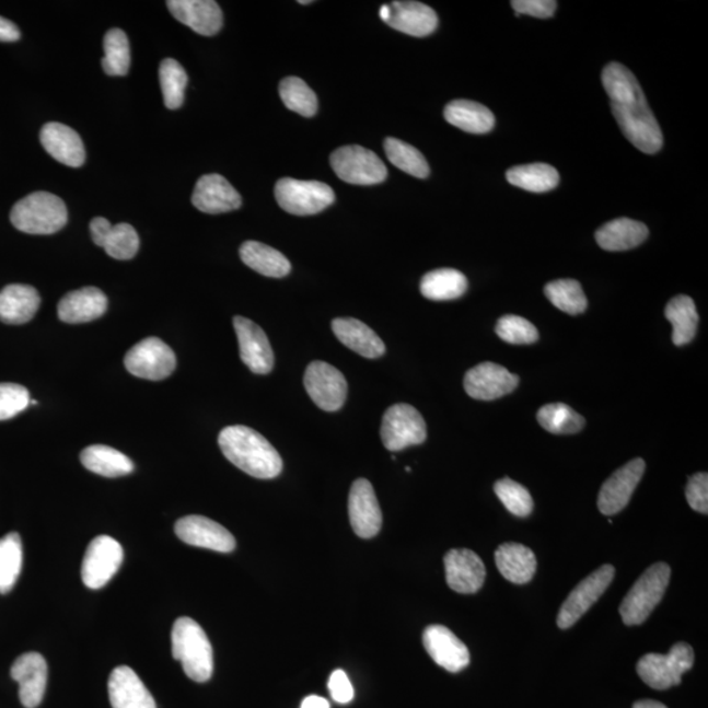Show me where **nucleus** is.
Instances as JSON below:
<instances>
[{
  "label": "nucleus",
  "instance_id": "nucleus-20",
  "mask_svg": "<svg viewBox=\"0 0 708 708\" xmlns=\"http://www.w3.org/2000/svg\"><path fill=\"white\" fill-rule=\"evenodd\" d=\"M11 677L19 684V697L26 708H36L43 703L48 684V664L37 652H28L15 660Z\"/></svg>",
  "mask_w": 708,
  "mask_h": 708
},
{
  "label": "nucleus",
  "instance_id": "nucleus-27",
  "mask_svg": "<svg viewBox=\"0 0 708 708\" xmlns=\"http://www.w3.org/2000/svg\"><path fill=\"white\" fill-rule=\"evenodd\" d=\"M108 693L114 708H156L148 687L129 666H117L111 673Z\"/></svg>",
  "mask_w": 708,
  "mask_h": 708
},
{
  "label": "nucleus",
  "instance_id": "nucleus-10",
  "mask_svg": "<svg viewBox=\"0 0 708 708\" xmlns=\"http://www.w3.org/2000/svg\"><path fill=\"white\" fill-rule=\"evenodd\" d=\"M124 361L130 374L149 381L169 379L176 369L174 350L158 337H149L136 344Z\"/></svg>",
  "mask_w": 708,
  "mask_h": 708
},
{
  "label": "nucleus",
  "instance_id": "nucleus-12",
  "mask_svg": "<svg viewBox=\"0 0 708 708\" xmlns=\"http://www.w3.org/2000/svg\"><path fill=\"white\" fill-rule=\"evenodd\" d=\"M614 574L615 568L612 565H605L574 587L558 614L557 624L561 630L572 627L600 600L612 584Z\"/></svg>",
  "mask_w": 708,
  "mask_h": 708
},
{
  "label": "nucleus",
  "instance_id": "nucleus-6",
  "mask_svg": "<svg viewBox=\"0 0 708 708\" xmlns=\"http://www.w3.org/2000/svg\"><path fill=\"white\" fill-rule=\"evenodd\" d=\"M696 660L693 647L683 643L674 645L670 653H648L638 661L639 677L657 690L671 689L681 684L686 672H689Z\"/></svg>",
  "mask_w": 708,
  "mask_h": 708
},
{
  "label": "nucleus",
  "instance_id": "nucleus-37",
  "mask_svg": "<svg viewBox=\"0 0 708 708\" xmlns=\"http://www.w3.org/2000/svg\"><path fill=\"white\" fill-rule=\"evenodd\" d=\"M666 320L673 326L674 346L683 347L696 337L699 316L696 303L687 295L674 297L665 309Z\"/></svg>",
  "mask_w": 708,
  "mask_h": 708
},
{
  "label": "nucleus",
  "instance_id": "nucleus-42",
  "mask_svg": "<svg viewBox=\"0 0 708 708\" xmlns=\"http://www.w3.org/2000/svg\"><path fill=\"white\" fill-rule=\"evenodd\" d=\"M545 294L555 307L569 315L584 313L588 300L581 285L574 280H557L546 285Z\"/></svg>",
  "mask_w": 708,
  "mask_h": 708
},
{
  "label": "nucleus",
  "instance_id": "nucleus-5",
  "mask_svg": "<svg viewBox=\"0 0 708 708\" xmlns=\"http://www.w3.org/2000/svg\"><path fill=\"white\" fill-rule=\"evenodd\" d=\"M671 574V567L666 564H657L646 569L619 606L625 625H641L650 617L664 597Z\"/></svg>",
  "mask_w": 708,
  "mask_h": 708
},
{
  "label": "nucleus",
  "instance_id": "nucleus-48",
  "mask_svg": "<svg viewBox=\"0 0 708 708\" xmlns=\"http://www.w3.org/2000/svg\"><path fill=\"white\" fill-rule=\"evenodd\" d=\"M30 392L18 383H0V421L15 418L30 406Z\"/></svg>",
  "mask_w": 708,
  "mask_h": 708
},
{
  "label": "nucleus",
  "instance_id": "nucleus-19",
  "mask_svg": "<svg viewBox=\"0 0 708 708\" xmlns=\"http://www.w3.org/2000/svg\"><path fill=\"white\" fill-rule=\"evenodd\" d=\"M348 511L350 525L361 538H373L382 527V512L372 483L357 479L350 488Z\"/></svg>",
  "mask_w": 708,
  "mask_h": 708
},
{
  "label": "nucleus",
  "instance_id": "nucleus-14",
  "mask_svg": "<svg viewBox=\"0 0 708 708\" xmlns=\"http://www.w3.org/2000/svg\"><path fill=\"white\" fill-rule=\"evenodd\" d=\"M518 375L494 362H481L465 375L466 393L476 401H495L511 394L519 386Z\"/></svg>",
  "mask_w": 708,
  "mask_h": 708
},
{
  "label": "nucleus",
  "instance_id": "nucleus-53",
  "mask_svg": "<svg viewBox=\"0 0 708 708\" xmlns=\"http://www.w3.org/2000/svg\"><path fill=\"white\" fill-rule=\"evenodd\" d=\"M301 708H329V703L326 698L310 696L303 699Z\"/></svg>",
  "mask_w": 708,
  "mask_h": 708
},
{
  "label": "nucleus",
  "instance_id": "nucleus-55",
  "mask_svg": "<svg viewBox=\"0 0 708 708\" xmlns=\"http://www.w3.org/2000/svg\"><path fill=\"white\" fill-rule=\"evenodd\" d=\"M311 3H313V2H310V0H307V2H306V0H300V4H311Z\"/></svg>",
  "mask_w": 708,
  "mask_h": 708
},
{
  "label": "nucleus",
  "instance_id": "nucleus-46",
  "mask_svg": "<svg viewBox=\"0 0 708 708\" xmlns=\"http://www.w3.org/2000/svg\"><path fill=\"white\" fill-rule=\"evenodd\" d=\"M495 494L509 512L518 518H527L534 508L532 495L524 486L509 478L496 481Z\"/></svg>",
  "mask_w": 708,
  "mask_h": 708
},
{
  "label": "nucleus",
  "instance_id": "nucleus-16",
  "mask_svg": "<svg viewBox=\"0 0 708 708\" xmlns=\"http://www.w3.org/2000/svg\"><path fill=\"white\" fill-rule=\"evenodd\" d=\"M234 327L244 365L255 374L264 375L272 372L275 355L263 328L243 316L234 317Z\"/></svg>",
  "mask_w": 708,
  "mask_h": 708
},
{
  "label": "nucleus",
  "instance_id": "nucleus-4",
  "mask_svg": "<svg viewBox=\"0 0 708 708\" xmlns=\"http://www.w3.org/2000/svg\"><path fill=\"white\" fill-rule=\"evenodd\" d=\"M68 220V208L62 198L49 191H35L13 205L11 210L13 227L25 234H56Z\"/></svg>",
  "mask_w": 708,
  "mask_h": 708
},
{
  "label": "nucleus",
  "instance_id": "nucleus-45",
  "mask_svg": "<svg viewBox=\"0 0 708 708\" xmlns=\"http://www.w3.org/2000/svg\"><path fill=\"white\" fill-rule=\"evenodd\" d=\"M281 101L287 108L303 117H313L317 111L315 92L302 79L297 77L285 78L280 83Z\"/></svg>",
  "mask_w": 708,
  "mask_h": 708
},
{
  "label": "nucleus",
  "instance_id": "nucleus-25",
  "mask_svg": "<svg viewBox=\"0 0 708 708\" xmlns=\"http://www.w3.org/2000/svg\"><path fill=\"white\" fill-rule=\"evenodd\" d=\"M167 5L172 16L198 35L214 36L222 28L223 13L213 0H170Z\"/></svg>",
  "mask_w": 708,
  "mask_h": 708
},
{
  "label": "nucleus",
  "instance_id": "nucleus-52",
  "mask_svg": "<svg viewBox=\"0 0 708 708\" xmlns=\"http://www.w3.org/2000/svg\"><path fill=\"white\" fill-rule=\"evenodd\" d=\"M20 36L22 35H20L18 25L0 16V42L15 43L20 39Z\"/></svg>",
  "mask_w": 708,
  "mask_h": 708
},
{
  "label": "nucleus",
  "instance_id": "nucleus-23",
  "mask_svg": "<svg viewBox=\"0 0 708 708\" xmlns=\"http://www.w3.org/2000/svg\"><path fill=\"white\" fill-rule=\"evenodd\" d=\"M92 241L116 260H130L140 249V236L128 223L111 224L107 218L96 217L90 224Z\"/></svg>",
  "mask_w": 708,
  "mask_h": 708
},
{
  "label": "nucleus",
  "instance_id": "nucleus-9",
  "mask_svg": "<svg viewBox=\"0 0 708 708\" xmlns=\"http://www.w3.org/2000/svg\"><path fill=\"white\" fill-rule=\"evenodd\" d=\"M381 437L390 452H401L427 440V425L418 409L399 403L390 407L383 416Z\"/></svg>",
  "mask_w": 708,
  "mask_h": 708
},
{
  "label": "nucleus",
  "instance_id": "nucleus-18",
  "mask_svg": "<svg viewBox=\"0 0 708 708\" xmlns=\"http://www.w3.org/2000/svg\"><path fill=\"white\" fill-rule=\"evenodd\" d=\"M380 16L392 28L414 37L432 35L439 25V18L434 10L420 2L383 4Z\"/></svg>",
  "mask_w": 708,
  "mask_h": 708
},
{
  "label": "nucleus",
  "instance_id": "nucleus-15",
  "mask_svg": "<svg viewBox=\"0 0 708 708\" xmlns=\"http://www.w3.org/2000/svg\"><path fill=\"white\" fill-rule=\"evenodd\" d=\"M646 472V462L632 460L615 472L601 487L597 506L605 515L624 511Z\"/></svg>",
  "mask_w": 708,
  "mask_h": 708
},
{
  "label": "nucleus",
  "instance_id": "nucleus-50",
  "mask_svg": "<svg viewBox=\"0 0 708 708\" xmlns=\"http://www.w3.org/2000/svg\"><path fill=\"white\" fill-rule=\"evenodd\" d=\"M518 15H529L538 19L554 16L558 3L554 0H513L511 3Z\"/></svg>",
  "mask_w": 708,
  "mask_h": 708
},
{
  "label": "nucleus",
  "instance_id": "nucleus-2",
  "mask_svg": "<svg viewBox=\"0 0 708 708\" xmlns=\"http://www.w3.org/2000/svg\"><path fill=\"white\" fill-rule=\"evenodd\" d=\"M222 453L242 472L257 479H274L282 472L281 455L266 437L244 426L227 427L218 437Z\"/></svg>",
  "mask_w": 708,
  "mask_h": 708
},
{
  "label": "nucleus",
  "instance_id": "nucleus-44",
  "mask_svg": "<svg viewBox=\"0 0 708 708\" xmlns=\"http://www.w3.org/2000/svg\"><path fill=\"white\" fill-rule=\"evenodd\" d=\"M385 151L388 161L395 167L405 171L406 174L426 178L429 176V165L425 155L414 146L396 140V138H387L385 141Z\"/></svg>",
  "mask_w": 708,
  "mask_h": 708
},
{
  "label": "nucleus",
  "instance_id": "nucleus-11",
  "mask_svg": "<svg viewBox=\"0 0 708 708\" xmlns=\"http://www.w3.org/2000/svg\"><path fill=\"white\" fill-rule=\"evenodd\" d=\"M304 387L315 405L323 411L334 413L346 403L347 380L340 370L327 362H311L304 373Z\"/></svg>",
  "mask_w": 708,
  "mask_h": 708
},
{
  "label": "nucleus",
  "instance_id": "nucleus-31",
  "mask_svg": "<svg viewBox=\"0 0 708 708\" xmlns=\"http://www.w3.org/2000/svg\"><path fill=\"white\" fill-rule=\"evenodd\" d=\"M496 566L513 584H527L537 571V558L531 548L520 544L501 545L495 553Z\"/></svg>",
  "mask_w": 708,
  "mask_h": 708
},
{
  "label": "nucleus",
  "instance_id": "nucleus-32",
  "mask_svg": "<svg viewBox=\"0 0 708 708\" xmlns=\"http://www.w3.org/2000/svg\"><path fill=\"white\" fill-rule=\"evenodd\" d=\"M650 231L645 223L630 220V218H618L607 222L595 233V241L602 249L618 253V251L632 249L643 243Z\"/></svg>",
  "mask_w": 708,
  "mask_h": 708
},
{
  "label": "nucleus",
  "instance_id": "nucleus-22",
  "mask_svg": "<svg viewBox=\"0 0 708 708\" xmlns=\"http://www.w3.org/2000/svg\"><path fill=\"white\" fill-rule=\"evenodd\" d=\"M445 564L446 582L456 593L473 594L480 591L486 580V566L467 548L450 550L443 559Z\"/></svg>",
  "mask_w": 708,
  "mask_h": 708
},
{
  "label": "nucleus",
  "instance_id": "nucleus-17",
  "mask_svg": "<svg viewBox=\"0 0 708 708\" xmlns=\"http://www.w3.org/2000/svg\"><path fill=\"white\" fill-rule=\"evenodd\" d=\"M175 532L184 544L218 553L235 550L236 542L228 529L204 515H187L176 522Z\"/></svg>",
  "mask_w": 708,
  "mask_h": 708
},
{
  "label": "nucleus",
  "instance_id": "nucleus-1",
  "mask_svg": "<svg viewBox=\"0 0 708 708\" xmlns=\"http://www.w3.org/2000/svg\"><path fill=\"white\" fill-rule=\"evenodd\" d=\"M602 84L622 134L645 154H657L664 138L638 79L626 66L613 62L602 71Z\"/></svg>",
  "mask_w": 708,
  "mask_h": 708
},
{
  "label": "nucleus",
  "instance_id": "nucleus-21",
  "mask_svg": "<svg viewBox=\"0 0 708 708\" xmlns=\"http://www.w3.org/2000/svg\"><path fill=\"white\" fill-rule=\"evenodd\" d=\"M422 643L434 663L448 672L459 673L469 664L468 648L445 626H428Z\"/></svg>",
  "mask_w": 708,
  "mask_h": 708
},
{
  "label": "nucleus",
  "instance_id": "nucleus-36",
  "mask_svg": "<svg viewBox=\"0 0 708 708\" xmlns=\"http://www.w3.org/2000/svg\"><path fill=\"white\" fill-rule=\"evenodd\" d=\"M466 276L460 270L442 268L432 270L422 277L421 294L430 301H453L466 293Z\"/></svg>",
  "mask_w": 708,
  "mask_h": 708
},
{
  "label": "nucleus",
  "instance_id": "nucleus-39",
  "mask_svg": "<svg viewBox=\"0 0 708 708\" xmlns=\"http://www.w3.org/2000/svg\"><path fill=\"white\" fill-rule=\"evenodd\" d=\"M23 567V544L18 533L0 538V593L5 594L15 587Z\"/></svg>",
  "mask_w": 708,
  "mask_h": 708
},
{
  "label": "nucleus",
  "instance_id": "nucleus-47",
  "mask_svg": "<svg viewBox=\"0 0 708 708\" xmlns=\"http://www.w3.org/2000/svg\"><path fill=\"white\" fill-rule=\"evenodd\" d=\"M496 334L501 340L508 344H533L538 340V329L534 324L518 315H506L500 317L496 324Z\"/></svg>",
  "mask_w": 708,
  "mask_h": 708
},
{
  "label": "nucleus",
  "instance_id": "nucleus-43",
  "mask_svg": "<svg viewBox=\"0 0 708 708\" xmlns=\"http://www.w3.org/2000/svg\"><path fill=\"white\" fill-rule=\"evenodd\" d=\"M159 81H161L165 107L172 111L181 108L188 83V76L183 66L175 59H164L159 69Z\"/></svg>",
  "mask_w": 708,
  "mask_h": 708
},
{
  "label": "nucleus",
  "instance_id": "nucleus-33",
  "mask_svg": "<svg viewBox=\"0 0 708 708\" xmlns=\"http://www.w3.org/2000/svg\"><path fill=\"white\" fill-rule=\"evenodd\" d=\"M446 121L466 134L486 135L495 128V116L485 105L472 101H454L443 112Z\"/></svg>",
  "mask_w": 708,
  "mask_h": 708
},
{
  "label": "nucleus",
  "instance_id": "nucleus-35",
  "mask_svg": "<svg viewBox=\"0 0 708 708\" xmlns=\"http://www.w3.org/2000/svg\"><path fill=\"white\" fill-rule=\"evenodd\" d=\"M81 461L91 473L105 476V478H118V476L134 473L135 469L134 462L129 456L105 445L85 448L81 454Z\"/></svg>",
  "mask_w": 708,
  "mask_h": 708
},
{
  "label": "nucleus",
  "instance_id": "nucleus-3",
  "mask_svg": "<svg viewBox=\"0 0 708 708\" xmlns=\"http://www.w3.org/2000/svg\"><path fill=\"white\" fill-rule=\"evenodd\" d=\"M172 657L181 661L185 674L196 683H207L214 671L213 647L196 620L181 617L171 634Z\"/></svg>",
  "mask_w": 708,
  "mask_h": 708
},
{
  "label": "nucleus",
  "instance_id": "nucleus-24",
  "mask_svg": "<svg viewBox=\"0 0 708 708\" xmlns=\"http://www.w3.org/2000/svg\"><path fill=\"white\" fill-rule=\"evenodd\" d=\"M191 204L208 214L228 213L242 207V197L227 178L218 174L204 175L197 182Z\"/></svg>",
  "mask_w": 708,
  "mask_h": 708
},
{
  "label": "nucleus",
  "instance_id": "nucleus-49",
  "mask_svg": "<svg viewBox=\"0 0 708 708\" xmlns=\"http://www.w3.org/2000/svg\"><path fill=\"white\" fill-rule=\"evenodd\" d=\"M686 499L694 511L708 513V475L698 473L693 475L686 486Z\"/></svg>",
  "mask_w": 708,
  "mask_h": 708
},
{
  "label": "nucleus",
  "instance_id": "nucleus-26",
  "mask_svg": "<svg viewBox=\"0 0 708 708\" xmlns=\"http://www.w3.org/2000/svg\"><path fill=\"white\" fill-rule=\"evenodd\" d=\"M39 140L46 152L59 163L69 167H81L85 161L82 138L68 125L49 123L44 125Z\"/></svg>",
  "mask_w": 708,
  "mask_h": 708
},
{
  "label": "nucleus",
  "instance_id": "nucleus-38",
  "mask_svg": "<svg viewBox=\"0 0 708 708\" xmlns=\"http://www.w3.org/2000/svg\"><path fill=\"white\" fill-rule=\"evenodd\" d=\"M507 181L533 194H546L558 187L559 172L546 163L518 165L507 172Z\"/></svg>",
  "mask_w": 708,
  "mask_h": 708
},
{
  "label": "nucleus",
  "instance_id": "nucleus-51",
  "mask_svg": "<svg viewBox=\"0 0 708 708\" xmlns=\"http://www.w3.org/2000/svg\"><path fill=\"white\" fill-rule=\"evenodd\" d=\"M328 690L335 703L340 705H347L355 698L353 686L350 684L347 673L341 670L330 674Z\"/></svg>",
  "mask_w": 708,
  "mask_h": 708
},
{
  "label": "nucleus",
  "instance_id": "nucleus-54",
  "mask_svg": "<svg viewBox=\"0 0 708 708\" xmlns=\"http://www.w3.org/2000/svg\"><path fill=\"white\" fill-rule=\"evenodd\" d=\"M632 708H668L665 705L658 703V700L645 699L635 703Z\"/></svg>",
  "mask_w": 708,
  "mask_h": 708
},
{
  "label": "nucleus",
  "instance_id": "nucleus-40",
  "mask_svg": "<svg viewBox=\"0 0 708 708\" xmlns=\"http://www.w3.org/2000/svg\"><path fill=\"white\" fill-rule=\"evenodd\" d=\"M130 45L127 33L114 28L104 37V58L102 66L105 74L125 77L130 69Z\"/></svg>",
  "mask_w": 708,
  "mask_h": 708
},
{
  "label": "nucleus",
  "instance_id": "nucleus-28",
  "mask_svg": "<svg viewBox=\"0 0 708 708\" xmlns=\"http://www.w3.org/2000/svg\"><path fill=\"white\" fill-rule=\"evenodd\" d=\"M107 309V295L101 289L89 287L66 294L58 303V317L69 324L89 323L103 316Z\"/></svg>",
  "mask_w": 708,
  "mask_h": 708
},
{
  "label": "nucleus",
  "instance_id": "nucleus-13",
  "mask_svg": "<svg viewBox=\"0 0 708 708\" xmlns=\"http://www.w3.org/2000/svg\"><path fill=\"white\" fill-rule=\"evenodd\" d=\"M124 560L123 546L108 535L96 537L88 547L82 565V579L90 589H101L120 569Z\"/></svg>",
  "mask_w": 708,
  "mask_h": 708
},
{
  "label": "nucleus",
  "instance_id": "nucleus-29",
  "mask_svg": "<svg viewBox=\"0 0 708 708\" xmlns=\"http://www.w3.org/2000/svg\"><path fill=\"white\" fill-rule=\"evenodd\" d=\"M333 330L344 346L367 359H379L386 352L381 337L365 323L353 317H337L333 322Z\"/></svg>",
  "mask_w": 708,
  "mask_h": 708
},
{
  "label": "nucleus",
  "instance_id": "nucleus-30",
  "mask_svg": "<svg viewBox=\"0 0 708 708\" xmlns=\"http://www.w3.org/2000/svg\"><path fill=\"white\" fill-rule=\"evenodd\" d=\"M42 303L37 290L30 285L13 283L0 291V322L24 324L33 320Z\"/></svg>",
  "mask_w": 708,
  "mask_h": 708
},
{
  "label": "nucleus",
  "instance_id": "nucleus-34",
  "mask_svg": "<svg viewBox=\"0 0 708 708\" xmlns=\"http://www.w3.org/2000/svg\"><path fill=\"white\" fill-rule=\"evenodd\" d=\"M240 254L247 267L263 276L282 279L290 274L291 266L287 257L267 244L248 241L242 244Z\"/></svg>",
  "mask_w": 708,
  "mask_h": 708
},
{
  "label": "nucleus",
  "instance_id": "nucleus-8",
  "mask_svg": "<svg viewBox=\"0 0 708 708\" xmlns=\"http://www.w3.org/2000/svg\"><path fill=\"white\" fill-rule=\"evenodd\" d=\"M330 167L343 182L374 185L386 181L387 169L375 152L362 146H344L330 155Z\"/></svg>",
  "mask_w": 708,
  "mask_h": 708
},
{
  "label": "nucleus",
  "instance_id": "nucleus-41",
  "mask_svg": "<svg viewBox=\"0 0 708 708\" xmlns=\"http://www.w3.org/2000/svg\"><path fill=\"white\" fill-rule=\"evenodd\" d=\"M537 419L542 428L554 434H574L585 426L584 418L564 403L542 407Z\"/></svg>",
  "mask_w": 708,
  "mask_h": 708
},
{
  "label": "nucleus",
  "instance_id": "nucleus-7",
  "mask_svg": "<svg viewBox=\"0 0 708 708\" xmlns=\"http://www.w3.org/2000/svg\"><path fill=\"white\" fill-rule=\"evenodd\" d=\"M275 196L280 208L294 216L321 213L335 201V191L326 183L295 181L290 177L277 182Z\"/></svg>",
  "mask_w": 708,
  "mask_h": 708
}]
</instances>
